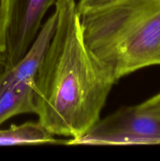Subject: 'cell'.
Masks as SVG:
<instances>
[{"instance_id": "obj_1", "label": "cell", "mask_w": 160, "mask_h": 161, "mask_svg": "<svg viewBox=\"0 0 160 161\" xmlns=\"http://www.w3.org/2000/svg\"><path fill=\"white\" fill-rule=\"evenodd\" d=\"M55 8L56 30L35 77V114L53 135L75 139L98 122L115 83L85 42L75 0Z\"/></svg>"}, {"instance_id": "obj_2", "label": "cell", "mask_w": 160, "mask_h": 161, "mask_svg": "<svg viewBox=\"0 0 160 161\" xmlns=\"http://www.w3.org/2000/svg\"><path fill=\"white\" fill-rule=\"evenodd\" d=\"M80 20L86 46L115 83L160 65V0H122Z\"/></svg>"}, {"instance_id": "obj_3", "label": "cell", "mask_w": 160, "mask_h": 161, "mask_svg": "<svg viewBox=\"0 0 160 161\" xmlns=\"http://www.w3.org/2000/svg\"><path fill=\"white\" fill-rule=\"evenodd\" d=\"M67 145H160V119L135 106L122 107L99 119L87 132Z\"/></svg>"}, {"instance_id": "obj_4", "label": "cell", "mask_w": 160, "mask_h": 161, "mask_svg": "<svg viewBox=\"0 0 160 161\" xmlns=\"http://www.w3.org/2000/svg\"><path fill=\"white\" fill-rule=\"evenodd\" d=\"M57 0H9L7 67L15 65L35 39L49 8Z\"/></svg>"}, {"instance_id": "obj_5", "label": "cell", "mask_w": 160, "mask_h": 161, "mask_svg": "<svg viewBox=\"0 0 160 161\" xmlns=\"http://www.w3.org/2000/svg\"><path fill=\"white\" fill-rule=\"evenodd\" d=\"M56 21L57 13L55 10L41 27L35 39L21 59L0 75V89L35 79L54 35Z\"/></svg>"}, {"instance_id": "obj_6", "label": "cell", "mask_w": 160, "mask_h": 161, "mask_svg": "<svg viewBox=\"0 0 160 161\" xmlns=\"http://www.w3.org/2000/svg\"><path fill=\"white\" fill-rule=\"evenodd\" d=\"M35 80L0 89V126L7 119L23 113H35Z\"/></svg>"}, {"instance_id": "obj_7", "label": "cell", "mask_w": 160, "mask_h": 161, "mask_svg": "<svg viewBox=\"0 0 160 161\" xmlns=\"http://www.w3.org/2000/svg\"><path fill=\"white\" fill-rule=\"evenodd\" d=\"M40 122H27L20 125H12L8 129L0 130V146L17 145L56 144L61 141L54 138Z\"/></svg>"}, {"instance_id": "obj_8", "label": "cell", "mask_w": 160, "mask_h": 161, "mask_svg": "<svg viewBox=\"0 0 160 161\" xmlns=\"http://www.w3.org/2000/svg\"><path fill=\"white\" fill-rule=\"evenodd\" d=\"M9 0H0V75L7 67V26Z\"/></svg>"}, {"instance_id": "obj_9", "label": "cell", "mask_w": 160, "mask_h": 161, "mask_svg": "<svg viewBox=\"0 0 160 161\" xmlns=\"http://www.w3.org/2000/svg\"><path fill=\"white\" fill-rule=\"evenodd\" d=\"M120 1L122 0H79L77 9L79 14H83L107 7Z\"/></svg>"}, {"instance_id": "obj_10", "label": "cell", "mask_w": 160, "mask_h": 161, "mask_svg": "<svg viewBox=\"0 0 160 161\" xmlns=\"http://www.w3.org/2000/svg\"><path fill=\"white\" fill-rule=\"evenodd\" d=\"M137 106L142 111L160 119V93L137 105Z\"/></svg>"}]
</instances>
